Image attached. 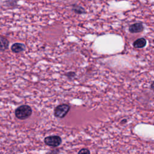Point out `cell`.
Instances as JSON below:
<instances>
[{
    "instance_id": "obj_1",
    "label": "cell",
    "mask_w": 154,
    "mask_h": 154,
    "mask_svg": "<svg viewBox=\"0 0 154 154\" xmlns=\"http://www.w3.org/2000/svg\"><path fill=\"white\" fill-rule=\"evenodd\" d=\"M32 113L31 106L27 105H22L17 107L14 112L15 116L19 120H25L29 117Z\"/></svg>"
},
{
    "instance_id": "obj_2",
    "label": "cell",
    "mask_w": 154,
    "mask_h": 154,
    "mask_svg": "<svg viewBox=\"0 0 154 154\" xmlns=\"http://www.w3.org/2000/svg\"><path fill=\"white\" fill-rule=\"evenodd\" d=\"M70 109V106L68 104L63 103L57 106L54 109V116L60 119L64 118L68 113Z\"/></svg>"
},
{
    "instance_id": "obj_3",
    "label": "cell",
    "mask_w": 154,
    "mask_h": 154,
    "mask_svg": "<svg viewBox=\"0 0 154 154\" xmlns=\"http://www.w3.org/2000/svg\"><path fill=\"white\" fill-rule=\"evenodd\" d=\"M44 141L46 145L55 147L59 146L61 144L62 140L58 135H51L46 137L45 138Z\"/></svg>"
},
{
    "instance_id": "obj_4",
    "label": "cell",
    "mask_w": 154,
    "mask_h": 154,
    "mask_svg": "<svg viewBox=\"0 0 154 154\" xmlns=\"http://www.w3.org/2000/svg\"><path fill=\"white\" fill-rule=\"evenodd\" d=\"M144 29L143 23L141 22H136L132 25H131L129 27V31L132 33H138L140 32L143 31Z\"/></svg>"
},
{
    "instance_id": "obj_5",
    "label": "cell",
    "mask_w": 154,
    "mask_h": 154,
    "mask_svg": "<svg viewBox=\"0 0 154 154\" xmlns=\"http://www.w3.org/2000/svg\"><path fill=\"white\" fill-rule=\"evenodd\" d=\"M26 46L22 43H15L11 46V50L14 53H19L25 50Z\"/></svg>"
},
{
    "instance_id": "obj_6",
    "label": "cell",
    "mask_w": 154,
    "mask_h": 154,
    "mask_svg": "<svg viewBox=\"0 0 154 154\" xmlns=\"http://www.w3.org/2000/svg\"><path fill=\"white\" fill-rule=\"evenodd\" d=\"M146 44H147V40H146V38L141 37L137 39L133 42V46L135 48L141 49V48H144L146 46Z\"/></svg>"
},
{
    "instance_id": "obj_7",
    "label": "cell",
    "mask_w": 154,
    "mask_h": 154,
    "mask_svg": "<svg viewBox=\"0 0 154 154\" xmlns=\"http://www.w3.org/2000/svg\"><path fill=\"white\" fill-rule=\"evenodd\" d=\"M72 10L76 14H85L86 10L81 5H77V4H73L72 6Z\"/></svg>"
},
{
    "instance_id": "obj_8",
    "label": "cell",
    "mask_w": 154,
    "mask_h": 154,
    "mask_svg": "<svg viewBox=\"0 0 154 154\" xmlns=\"http://www.w3.org/2000/svg\"><path fill=\"white\" fill-rule=\"evenodd\" d=\"M9 42L4 37L0 36V51H4L8 48Z\"/></svg>"
},
{
    "instance_id": "obj_9",
    "label": "cell",
    "mask_w": 154,
    "mask_h": 154,
    "mask_svg": "<svg viewBox=\"0 0 154 154\" xmlns=\"http://www.w3.org/2000/svg\"><path fill=\"white\" fill-rule=\"evenodd\" d=\"M64 76H66V77H67L69 79H73V78H75L76 76V73L75 72H72V71H70V72H67L64 74Z\"/></svg>"
},
{
    "instance_id": "obj_10",
    "label": "cell",
    "mask_w": 154,
    "mask_h": 154,
    "mask_svg": "<svg viewBox=\"0 0 154 154\" xmlns=\"http://www.w3.org/2000/svg\"><path fill=\"white\" fill-rule=\"evenodd\" d=\"M78 154H90V152L88 149L83 148V149H81L78 152Z\"/></svg>"
},
{
    "instance_id": "obj_11",
    "label": "cell",
    "mask_w": 154,
    "mask_h": 154,
    "mask_svg": "<svg viewBox=\"0 0 154 154\" xmlns=\"http://www.w3.org/2000/svg\"><path fill=\"white\" fill-rule=\"evenodd\" d=\"M153 82H152L151 85H150V87H151V89H152V90H153Z\"/></svg>"
},
{
    "instance_id": "obj_12",
    "label": "cell",
    "mask_w": 154,
    "mask_h": 154,
    "mask_svg": "<svg viewBox=\"0 0 154 154\" xmlns=\"http://www.w3.org/2000/svg\"><path fill=\"white\" fill-rule=\"evenodd\" d=\"M123 120V121L121 122L122 123H124V122H126V119H124V120Z\"/></svg>"
}]
</instances>
